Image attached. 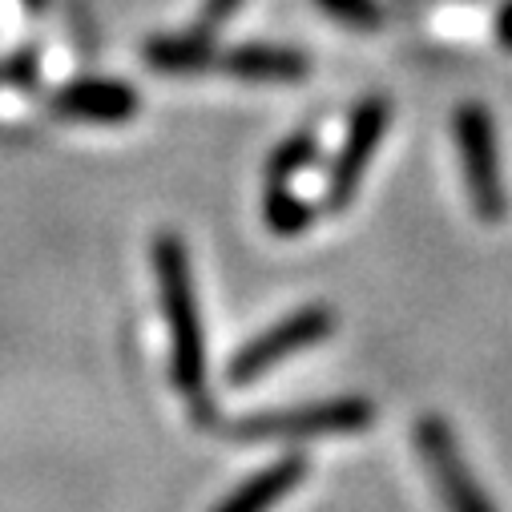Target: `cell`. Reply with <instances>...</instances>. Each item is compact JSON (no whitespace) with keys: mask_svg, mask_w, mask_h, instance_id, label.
Instances as JSON below:
<instances>
[{"mask_svg":"<svg viewBox=\"0 0 512 512\" xmlns=\"http://www.w3.org/2000/svg\"><path fill=\"white\" fill-rule=\"evenodd\" d=\"M154 271H158L162 307H166V323H170V339H174V379H178L182 392L202 396V383H206L202 319H198V303H194V287H190L186 250H182V242L174 234L158 238Z\"/></svg>","mask_w":512,"mask_h":512,"instance_id":"1","label":"cell"},{"mask_svg":"<svg viewBox=\"0 0 512 512\" xmlns=\"http://www.w3.org/2000/svg\"><path fill=\"white\" fill-rule=\"evenodd\" d=\"M456 142H460V158H464L468 194H472L476 214L484 222H500L504 218V186H500L496 130H492V117L480 105L456 109Z\"/></svg>","mask_w":512,"mask_h":512,"instance_id":"2","label":"cell"},{"mask_svg":"<svg viewBox=\"0 0 512 512\" xmlns=\"http://www.w3.org/2000/svg\"><path fill=\"white\" fill-rule=\"evenodd\" d=\"M331 331H335V315H331L327 307H303V311L287 315L279 327H271L267 335H259L254 343H246V347L230 359L226 379H230V383H254L259 375H267L275 363H283V359L295 355V351L315 347V343L327 339Z\"/></svg>","mask_w":512,"mask_h":512,"instance_id":"3","label":"cell"},{"mask_svg":"<svg viewBox=\"0 0 512 512\" xmlns=\"http://www.w3.org/2000/svg\"><path fill=\"white\" fill-rule=\"evenodd\" d=\"M416 448H420L448 512H496L492 500L484 496V488L472 480V472L456 448V436L448 432L444 420H436V416L420 420L416 424Z\"/></svg>","mask_w":512,"mask_h":512,"instance_id":"4","label":"cell"},{"mask_svg":"<svg viewBox=\"0 0 512 512\" xmlns=\"http://www.w3.org/2000/svg\"><path fill=\"white\" fill-rule=\"evenodd\" d=\"M371 404L367 400H335V404H315L303 412H283V416H259L242 420L230 428L238 440H307L323 432H359L371 424Z\"/></svg>","mask_w":512,"mask_h":512,"instance_id":"5","label":"cell"},{"mask_svg":"<svg viewBox=\"0 0 512 512\" xmlns=\"http://www.w3.org/2000/svg\"><path fill=\"white\" fill-rule=\"evenodd\" d=\"M383 125H388V105L383 101H367V105L355 109L351 134H347V142L335 158V170H331V190H327L331 206L351 202V194H355V186H359V178H363V170H367V162H371V154L383 138Z\"/></svg>","mask_w":512,"mask_h":512,"instance_id":"6","label":"cell"},{"mask_svg":"<svg viewBox=\"0 0 512 512\" xmlns=\"http://www.w3.org/2000/svg\"><path fill=\"white\" fill-rule=\"evenodd\" d=\"M138 93L121 81H77L57 97V113L73 117V121H101V125H117L130 121L138 113Z\"/></svg>","mask_w":512,"mask_h":512,"instance_id":"7","label":"cell"},{"mask_svg":"<svg viewBox=\"0 0 512 512\" xmlns=\"http://www.w3.org/2000/svg\"><path fill=\"white\" fill-rule=\"evenodd\" d=\"M303 476H307V460L303 456H291V460H283L275 468H263L259 476H250L214 512H271L295 484H303Z\"/></svg>","mask_w":512,"mask_h":512,"instance_id":"8","label":"cell"},{"mask_svg":"<svg viewBox=\"0 0 512 512\" xmlns=\"http://www.w3.org/2000/svg\"><path fill=\"white\" fill-rule=\"evenodd\" d=\"M222 65L246 81H295L303 77L311 65L303 53H291V49H267V45H246V49H234L230 57H222Z\"/></svg>","mask_w":512,"mask_h":512,"instance_id":"9","label":"cell"},{"mask_svg":"<svg viewBox=\"0 0 512 512\" xmlns=\"http://www.w3.org/2000/svg\"><path fill=\"white\" fill-rule=\"evenodd\" d=\"M267 222L279 230V234H295L311 222V206L295 194L291 182H275L271 194H267Z\"/></svg>","mask_w":512,"mask_h":512,"instance_id":"10","label":"cell"},{"mask_svg":"<svg viewBox=\"0 0 512 512\" xmlns=\"http://www.w3.org/2000/svg\"><path fill=\"white\" fill-rule=\"evenodd\" d=\"M150 65L154 69H170V73H186V69H202L210 65V49L202 41H154L150 45Z\"/></svg>","mask_w":512,"mask_h":512,"instance_id":"11","label":"cell"},{"mask_svg":"<svg viewBox=\"0 0 512 512\" xmlns=\"http://www.w3.org/2000/svg\"><path fill=\"white\" fill-rule=\"evenodd\" d=\"M327 13H335L351 29H379V9L375 0H319Z\"/></svg>","mask_w":512,"mask_h":512,"instance_id":"12","label":"cell"},{"mask_svg":"<svg viewBox=\"0 0 512 512\" xmlns=\"http://www.w3.org/2000/svg\"><path fill=\"white\" fill-rule=\"evenodd\" d=\"M307 162H311V142H307V138H303V142H287L283 154H279L275 166H271V182H291Z\"/></svg>","mask_w":512,"mask_h":512,"instance_id":"13","label":"cell"},{"mask_svg":"<svg viewBox=\"0 0 512 512\" xmlns=\"http://www.w3.org/2000/svg\"><path fill=\"white\" fill-rule=\"evenodd\" d=\"M242 5V0H206V9H202V25L206 29H218L234 9Z\"/></svg>","mask_w":512,"mask_h":512,"instance_id":"14","label":"cell"},{"mask_svg":"<svg viewBox=\"0 0 512 512\" xmlns=\"http://www.w3.org/2000/svg\"><path fill=\"white\" fill-rule=\"evenodd\" d=\"M496 33H500V41L512 49V0H508V5L500 9V21H496Z\"/></svg>","mask_w":512,"mask_h":512,"instance_id":"15","label":"cell"}]
</instances>
